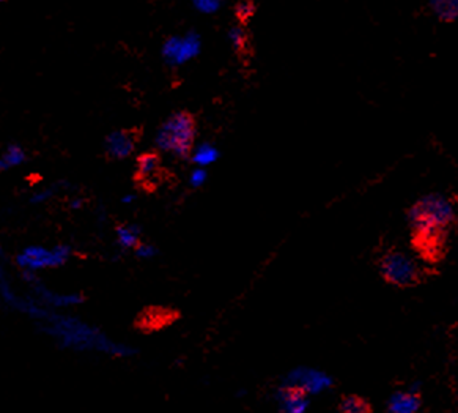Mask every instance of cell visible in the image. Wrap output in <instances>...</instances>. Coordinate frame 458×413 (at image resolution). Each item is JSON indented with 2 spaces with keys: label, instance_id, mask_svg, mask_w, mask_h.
<instances>
[{
  "label": "cell",
  "instance_id": "6da1fadb",
  "mask_svg": "<svg viewBox=\"0 0 458 413\" xmlns=\"http://www.w3.org/2000/svg\"><path fill=\"white\" fill-rule=\"evenodd\" d=\"M10 308L32 317L46 335L56 339L63 347L103 352V354L113 357L130 355V349L126 345L113 343L95 326L79 321L76 317L58 314L57 311L44 308L30 295L23 297L16 294L10 302Z\"/></svg>",
  "mask_w": 458,
  "mask_h": 413
},
{
  "label": "cell",
  "instance_id": "7a4b0ae2",
  "mask_svg": "<svg viewBox=\"0 0 458 413\" xmlns=\"http://www.w3.org/2000/svg\"><path fill=\"white\" fill-rule=\"evenodd\" d=\"M455 218L454 207L440 196L423 197L411 207V246L423 264L435 266L444 261Z\"/></svg>",
  "mask_w": 458,
  "mask_h": 413
},
{
  "label": "cell",
  "instance_id": "3957f363",
  "mask_svg": "<svg viewBox=\"0 0 458 413\" xmlns=\"http://www.w3.org/2000/svg\"><path fill=\"white\" fill-rule=\"evenodd\" d=\"M378 266L385 283L394 285L397 289L417 288L436 273L399 249L386 251L381 256Z\"/></svg>",
  "mask_w": 458,
  "mask_h": 413
},
{
  "label": "cell",
  "instance_id": "277c9868",
  "mask_svg": "<svg viewBox=\"0 0 458 413\" xmlns=\"http://www.w3.org/2000/svg\"><path fill=\"white\" fill-rule=\"evenodd\" d=\"M195 137V120L187 112H177L163 125L158 135L161 150L171 152L177 156H187Z\"/></svg>",
  "mask_w": 458,
  "mask_h": 413
},
{
  "label": "cell",
  "instance_id": "5b68a950",
  "mask_svg": "<svg viewBox=\"0 0 458 413\" xmlns=\"http://www.w3.org/2000/svg\"><path fill=\"white\" fill-rule=\"evenodd\" d=\"M71 249L66 245H57L54 248L32 245L24 248L16 256V265L23 273H37L49 269H58L70 261Z\"/></svg>",
  "mask_w": 458,
  "mask_h": 413
},
{
  "label": "cell",
  "instance_id": "8992f818",
  "mask_svg": "<svg viewBox=\"0 0 458 413\" xmlns=\"http://www.w3.org/2000/svg\"><path fill=\"white\" fill-rule=\"evenodd\" d=\"M27 284H29L30 297L35 300L38 304L44 306L48 309H62V308H71V306H78L84 302V297L76 292H70V294H62V292H54L42 283L35 273H23Z\"/></svg>",
  "mask_w": 458,
  "mask_h": 413
},
{
  "label": "cell",
  "instance_id": "52a82bcc",
  "mask_svg": "<svg viewBox=\"0 0 458 413\" xmlns=\"http://www.w3.org/2000/svg\"><path fill=\"white\" fill-rule=\"evenodd\" d=\"M279 404L282 413H304L307 409L309 391L299 385L288 383L279 390Z\"/></svg>",
  "mask_w": 458,
  "mask_h": 413
},
{
  "label": "cell",
  "instance_id": "ba28073f",
  "mask_svg": "<svg viewBox=\"0 0 458 413\" xmlns=\"http://www.w3.org/2000/svg\"><path fill=\"white\" fill-rule=\"evenodd\" d=\"M161 159L156 153H144L137 159V180L142 185H156L159 182Z\"/></svg>",
  "mask_w": 458,
  "mask_h": 413
},
{
  "label": "cell",
  "instance_id": "9c48e42d",
  "mask_svg": "<svg viewBox=\"0 0 458 413\" xmlns=\"http://www.w3.org/2000/svg\"><path fill=\"white\" fill-rule=\"evenodd\" d=\"M422 399L419 393L400 391L392 395L389 399L388 412L389 413H417L421 410Z\"/></svg>",
  "mask_w": 458,
  "mask_h": 413
},
{
  "label": "cell",
  "instance_id": "30bf717a",
  "mask_svg": "<svg viewBox=\"0 0 458 413\" xmlns=\"http://www.w3.org/2000/svg\"><path fill=\"white\" fill-rule=\"evenodd\" d=\"M136 139L130 131H117L107 137V152L113 158H126L134 150Z\"/></svg>",
  "mask_w": 458,
  "mask_h": 413
},
{
  "label": "cell",
  "instance_id": "8fae6325",
  "mask_svg": "<svg viewBox=\"0 0 458 413\" xmlns=\"http://www.w3.org/2000/svg\"><path fill=\"white\" fill-rule=\"evenodd\" d=\"M177 319L175 312L164 308H151L140 316V326L144 330H159Z\"/></svg>",
  "mask_w": 458,
  "mask_h": 413
},
{
  "label": "cell",
  "instance_id": "7c38bea8",
  "mask_svg": "<svg viewBox=\"0 0 458 413\" xmlns=\"http://www.w3.org/2000/svg\"><path fill=\"white\" fill-rule=\"evenodd\" d=\"M372 404L358 395H348L339 404V413H372Z\"/></svg>",
  "mask_w": 458,
  "mask_h": 413
},
{
  "label": "cell",
  "instance_id": "4fadbf2b",
  "mask_svg": "<svg viewBox=\"0 0 458 413\" xmlns=\"http://www.w3.org/2000/svg\"><path fill=\"white\" fill-rule=\"evenodd\" d=\"M117 242L123 249H136L140 243V230L136 226L121 224L117 228Z\"/></svg>",
  "mask_w": 458,
  "mask_h": 413
},
{
  "label": "cell",
  "instance_id": "5bb4252c",
  "mask_svg": "<svg viewBox=\"0 0 458 413\" xmlns=\"http://www.w3.org/2000/svg\"><path fill=\"white\" fill-rule=\"evenodd\" d=\"M25 161V152L19 145H10L5 153L0 156V172H5L16 166H21Z\"/></svg>",
  "mask_w": 458,
  "mask_h": 413
},
{
  "label": "cell",
  "instance_id": "9a60e30c",
  "mask_svg": "<svg viewBox=\"0 0 458 413\" xmlns=\"http://www.w3.org/2000/svg\"><path fill=\"white\" fill-rule=\"evenodd\" d=\"M433 6L444 21H452L458 16V0H433Z\"/></svg>",
  "mask_w": 458,
  "mask_h": 413
},
{
  "label": "cell",
  "instance_id": "2e32d148",
  "mask_svg": "<svg viewBox=\"0 0 458 413\" xmlns=\"http://www.w3.org/2000/svg\"><path fill=\"white\" fill-rule=\"evenodd\" d=\"M194 159H195V163H199L202 166L210 164L214 161V159H216V152H214V149H211L210 145H204V147H200L197 150V153H195Z\"/></svg>",
  "mask_w": 458,
  "mask_h": 413
},
{
  "label": "cell",
  "instance_id": "e0dca14e",
  "mask_svg": "<svg viewBox=\"0 0 458 413\" xmlns=\"http://www.w3.org/2000/svg\"><path fill=\"white\" fill-rule=\"evenodd\" d=\"M136 256L140 257V259H150L153 257L154 254H156V249H154V246L151 245H148V243H142L140 242L137 246H136Z\"/></svg>",
  "mask_w": 458,
  "mask_h": 413
},
{
  "label": "cell",
  "instance_id": "ac0fdd59",
  "mask_svg": "<svg viewBox=\"0 0 458 413\" xmlns=\"http://www.w3.org/2000/svg\"><path fill=\"white\" fill-rule=\"evenodd\" d=\"M232 42L237 49H245L247 46L246 42V33L242 29H233L232 30Z\"/></svg>",
  "mask_w": 458,
  "mask_h": 413
},
{
  "label": "cell",
  "instance_id": "d6986e66",
  "mask_svg": "<svg viewBox=\"0 0 458 413\" xmlns=\"http://www.w3.org/2000/svg\"><path fill=\"white\" fill-rule=\"evenodd\" d=\"M205 178H206V174L204 171H195L192 174V177H191V183L194 186H200L202 183L205 182Z\"/></svg>",
  "mask_w": 458,
  "mask_h": 413
},
{
  "label": "cell",
  "instance_id": "ffe728a7",
  "mask_svg": "<svg viewBox=\"0 0 458 413\" xmlns=\"http://www.w3.org/2000/svg\"><path fill=\"white\" fill-rule=\"evenodd\" d=\"M51 195H52V192H51L49 190L42 191V192H37V195L32 197V202H35V204H38V202H43V201H46V199H48Z\"/></svg>",
  "mask_w": 458,
  "mask_h": 413
},
{
  "label": "cell",
  "instance_id": "44dd1931",
  "mask_svg": "<svg viewBox=\"0 0 458 413\" xmlns=\"http://www.w3.org/2000/svg\"><path fill=\"white\" fill-rule=\"evenodd\" d=\"M197 4L205 8H211V6H216V0H197Z\"/></svg>",
  "mask_w": 458,
  "mask_h": 413
},
{
  "label": "cell",
  "instance_id": "7402d4cb",
  "mask_svg": "<svg viewBox=\"0 0 458 413\" xmlns=\"http://www.w3.org/2000/svg\"><path fill=\"white\" fill-rule=\"evenodd\" d=\"M0 2H5V0H0Z\"/></svg>",
  "mask_w": 458,
  "mask_h": 413
}]
</instances>
